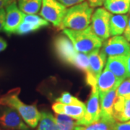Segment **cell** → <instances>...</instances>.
<instances>
[{
    "instance_id": "34",
    "label": "cell",
    "mask_w": 130,
    "mask_h": 130,
    "mask_svg": "<svg viewBox=\"0 0 130 130\" xmlns=\"http://www.w3.org/2000/svg\"><path fill=\"white\" fill-rule=\"evenodd\" d=\"M129 13H130V7H129Z\"/></svg>"
},
{
    "instance_id": "21",
    "label": "cell",
    "mask_w": 130,
    "mask_h": 130,
    "mask_svg": "<svg viewBox=\"0 0 130 130\" xmlns=\"http://www.w3.org/2000/svg\"><path fill=\"white\" fill-rule=\"evenodd\" d=\"M37 130H58L55 116L50 112H41Z\"/></svg>"
},
{
    "instance_id": "14",
    "label": "cell",
    "mask_w": 130,
    "mask_h": 130,
    "mask_svg": "<svg viewBox=\"0 0 130 130\" xmlns=\"http://www.w3.org/2000/svg\"><path fill=\"white\" fill-rule=\"evenodd\" d=\"M122 81L124 80L117 78L111 71L105 68L97 79L96 87L99 92V97L113 89L117 88Z\"/></svg>"
},
{
    "instance_id": "26",
    "label": "cell",
    "mask_w": 130,
    "mask_h": 130,
    "mask_svg": "<svg viewBox=\"0 0 130 130\" xmlns=\"http://www.w3.org/2000/svg\"><path fill=\"white\" fill-rule=\"evenodd\" d=\"M62 5H64L66 7H70L72 6L79 4L84 2L85 0H58Z\"/></svg>"
},
{
    "instance_id": "19",
    "label": "cell",
    "mask_w": 130,
    "mask_h": 130,
    "mask_svg": "<svg viewBox=\"0 0 130 130\" xmlns=\"http://www.w3.org/2000/svg\"><path fill=\"white\" fill-rule=\"evenodd\" d=\"M103 6L110 13L126 14L129 10L130 0H106Z\"/></svg>"
},
{
    "instance_id": "24",
    "label": "cell",
    "mask_w": 130,
    "mask_h": 130,
    "mask_svg": "<svg viewBox=\"0 0 130 130\" xmlns=\"http://www.w3.org/2000/svg\"><path fill=\"white\" fill-rule=\"evenodd\" d=\"M56 102L67 105H85L83 102H82L77 98L74 97L68 92H64L61 93L60 97L56 99Z\"/></svg>"
},
{
    "instance_id": "28",
    "label": "cell",
    "mask_w": 130,
    "mask_h": 130,
    "mask_svg": "<svg viewBox=\"0 0 130 130\" xmlns=\"http://www.w3.org/2000/svg\"><path fill=\"white\" fill-rule=\"evenodd\" d=\"M5 23V9H0V32L4 30Z\"/></svg>"
},
{
    "instance_id": "16",
    "label": "cell",
    "mask_w": 130,
    "mask_h": 130,
    "mask_svg": "<svg viewBox=\"0 0 130 130\" xmlns=\"http://www.w3.org/2000/svg\"><path fill=\"white\" fill-rule=\"evenodd\" d=\"M113 117L116 122L122 123L130 120V97H116Z\"/></svg>"
},
{
    "instance_id": "22",
    "label": "cell",
    "mask_w": 130,
    "mask_h": 130,
    "mask_svg": "<svg viewBox=\"0 0 130 130\" xmlns=\"http://www.w3.org/2000/svg\"><path fill=\"white\" fill-rule=\"evenodd\" d=\"M55 119L58 130H74L76 126L75 121L70 116L56 113Z\"/></svg>"
},
{
    "instance_id": "8",
    "label": "cell",
    "mask_w": 130,
    "mask_h": 130,
    "mask_svg": "<svg viewBox=\"0 0 130 130\" xmlns=\"http://www.w3.org/2000/svg\"><path fill=\"white\" fill-rule=\"evenodd\" d=\"M111 17V13L102 7L97 8L93 11L92 14L90 27L93 32L103 41H105L111 36L109 32V23Z\"/></svg>"
},
{
    "instance_id": "5",
    "label": "cell",
    "mask_w": 130,
    "mask_h": 130,
    "mask_svg": "<svg viewBox=\"0 0 130 130\" xmlns=\"http://www.w3.org/2000/svg\"><path fill=\"white\" fill-rule=\"evenodd\" d=\"M67 8L58 0H42L40 15L54 27L59 28Z\"/></svg>"
},
{
    "instance_id": "32",
    "label": "cell",
    "mask_w": 130,
    "mask_h": 130,
    "mask_svg": "<svg viewBox=\"0 0 130 130\" xmlns=\"http://www.w3.org/2000/svg\"><path fill=\"white\" fill-rule=\"evenodd\" d=\"M7 47V43L4 38L0 37V53L5 51L6 48Z\"/></svg>"
},
{
    "instance_id": "15",
    "label": "cell",
    "mask_w": 130,
    "mask_h": 130,
    "mask_svg": "<svg viewBox=\"0 0 130 130\" xmlns=\"http://www.w3.org/2000/svg\"><path fill=\"white\" fill-rule=\"evenodd\" d=\"M52 110L58 114H64L72 118L76 121H79L85 113V105H67L55 102L52 105Z\"/></svg>"
},
{
    "instance_id": "23",
    "label": "cell",
    "mask_w": 130,
    "mask_h": 130,
    "mask_svg": "<svg viewBox=\"0 0 130 130\" xmlns=\"http://www.w3.org/2000/svg\"><path fill=\"white\" fill-rule=\"evenodd\" d=\"M113 124L100 119L88 126H76L74 130H112Z\"/></svg>"
},
{
    "instance_id": "12",
    "label": "cell",
    "mask_w": 130,
    "mask_h": 130,
    "mask_svg": "<svg viewBox=\"0 0 130 130\" xmlns=\"http://www.w3.org/2000/svg\"><path fill=\"white\" fill-rule=\"evenodd\" d=\"M49 23L36 14H25L23 20L15 33L18 35H26L37 31L39 29L48 26Z\"/></svg>"
},
{
    "instance_id": "27",
    "label": "cell",
    "mask_w": 130,
    "mask_h": 130,
    "mask_svg": "<svg viewBox=\"0 0 130 130\" xmlns=\"http://www.w3.org/2000/svg\"><path fill=\"white\" fill-rule=\"evenodd\" d=\"M105 1L106 0H88L87 2L91 7L95 8V7H100L101 6L103 5Z\"/></svg>"
},
{
    "instance_id": "25",
    "label": "cell",
    "mask_w": 130,
    "mask_h": 130,
    "mask_svg": "<svg viewBox=\"0 0 130 130\" xmlns=\"http://www.w3.org/2000/svg\"><path fill=\"white\" fill-rule=\"evenodd\" d=\"M112 130H130V120L126 122H115Z\"/></svg>"
},
{
    "instance_id": "3",
    "label": "cell",
    "mask_w": 130,
    "mask_h": 130,
    "mask_svg": "<svg viewBox=\"0 0 130 130\" xmlns=\"http://www.w3.org/2000/svg\"><path fill=\"white\" fill-rule=\"evenodd\" d=\"M93 8L88 2H83L70 7L67 9L64 17L59 29H71L74 30H82L90 26Z\"/></svg>"
},
{
    "instance_id": "17",
    "label": "cell",
    "mask_w": 130,
    "mask_h": 130,
    "mask_svg": "<svg viewBox=\"0 0 130 130\" xmlns=\"http://www.w3.org/2000/svg\"><path fill=\"white\" fill-rule=\"evenodd\" d=\"M126 56H108L106 63V68L111 71L119 79L124 80L127 78Z\"/></svg>"
},
{
    "instance_id": "9",
    "label": "cell",
    "mask_w": 130,
    "mask_h": 130,
    "mask_svg": "<svg viewBox=\"0 0 130 130\" xmlns=\"http://www.w3.org/2000/svg\"><path fill=\"white\" fill-rule=\"evenodd\" d=\"M0 126L6 130H30L15 109L0 105Z\"/></svg>"
},
{
    "instance_id": "2",
    "label": "cell",
    "mask_w": 130,
    "mask_h": 130,
    "mask_svg": "<svg viewBox=\"0 0 130 130\" xmlns=\"http://www.w3.org/2000/svg\"><path fill=\"white\" fill-rule=\"evenodd\" d=\"M20 93V88H16L0 95V105L15 109L27 125L31 128H35L41 119V112L38 110L36 103L32 105L24 103L19 98Z\"/></svg>"
},
{
    "instance_id": "13",
    "label": "cell",
    "mask_w": 130,
    "mask_h": 130,
    "mask_svg": "<svg viewBox=\"0 0 130 130\" xmlns=\"http://www.w3.org/2000/svg\"><path fill=\"white\" fill-rule=\"evenodd\" d=\"M117 89V88H116ZM116 89L106 93L100 98L101 106V119L110 124H114L116 121L113 117V105L116 98Z\"/></svg>"
},
{
    "instance_id": "31",
    "label": "cell",
    "mask_w": 130,
    "mask_h": 130,
    "mask_svg": "<svg viewBox=\"0 0 130 130\" xmlns=\"http://www.w3.org/2000/svg\"><path fill=\"white\" fill-rule=\"evenodd\" d=\"M126 73H127V78H130V53L126 56Z\"/></svg>"
},
{
    "instance_id": "6",
    "label": "cell",
    "mask_w": 130,
    "mask_h": 130,
    "mask_svg": "<svg viewBox=\"0 0 130 130\" xmlns=\"http://www.w3.org/2000/svg\"><path fill=\"white\" fill-rule=\"evenodd\" d=\"M101 119V106L99 92L97 87L91 88V93L85 105V113L79 121H76V126H88L98 121Z\"/></svg>"
},
{
    "instance_id": "1",
    "label": "cell",
    "mask_w": 130,
    "mask_h": 130,
    "mask_svg": "<svg viewBox=\"0 0 130 130\" xmlns=\"http://www.w3.org/2000/svg\"><path fill=\"white\" fill-rule=\"evenodd\" d=\"M54 48L56 56L61 61L87 72L89 68L88 54L77 51L72 42L66 36H59L55 38Z\"/></svg>"
},
{
    "instance_id": "10",
    "label": "cell",
    "mask_w": 130,
    "mask_h": 130,
    "mask_svg": "<svg viewBox=\"0 0 130 130\" xmlns=\"http://www.w3.org/2000/svg\"><path fill=\"white\" fill-rule=\"evenodd\" d=\"M102 50L108 56H127L130 53V43L122 36L108 38L102 45Z\"/></svg>"
},
{
    "instance_id": "4",
    "label": "cell",
    "mask_w": 130,
    "mask_h": 130,
    "mask_svg": "<svg viewBox=\"0 0 130 130\" xmlns=\"http://www.w3.org/2000/svg\"><path fill=\"white\" fill-rule=\"evenodd\" d=\"M63 33L71 41L77 51L85 54L100 48L103 43L93 32L90 25L82 30L64 29Z\"/></svg>"
},
{
    "instance_id": "29",
    "label": "cell",
    "mask_w": 130,
    "mask_h": 130,
    "mask_svg": "<svg viewBox=\"0 0 130 130\" xmlns=\"http://www.w3.org/2000/svg\"><path fill=\"white\" fill-rule=\"evenodd\" d=\"M124 36L128 41L130 42V17L128 18L127 25L124 32Z\"/></svg>"
},
{
    "instance_id": "20",
    "label": "cell",
    "mask_w": 130,
    "mask_h": 130,
    "mask_svg": "<svg viewBox=\"0 0 130 130\" xmlns=\"http://www.w3.org/2000/svg\"><path fill=\"white\" fill-rule=\"evenodd\" d=\"M42 0H18V6L23 13L36 14L40 11Z\"/></svg>"
},
{
    "instance_id": "33",
    "label": "cell",
    "mask_w": 130,
    "mask_h": 130,
    "mask_svg": "<svg viewBox=\"0 0 130 130\" xmlns=\"http://www.w3.org/2000/svg\"><path fill=\"white\" fill-rule=\"evenodd\" d=\"M129 93H130V78H129Z\"/></svg>"
},
{
    "instance_id": "30",
    "label": "cell",
    "mask_w": 130,
    "mask_h": 130,
    "mask_svg": "<svg viewBox=\"0 0 130 130\" xmlns=\"http://www.w3.org/2000/svg\"><path fill=\"white\" fill-rule=\"evenodd\" d=\"M16 0H0V9L6 8L7 6L14 3Z\"/></svg>"
},
{
    "instance_id": "11",
    "label": "cell",
    "mask_w": 130,
    "mask_h": 130,
    "mask_svg": "<svg viewBox=\"0 0 130 130\" xmlns=\"http://www.w3.org/2000/svg\"><path fill=\"white\" fill-rule=\"evenodd\" d=\"M23 13L19 9L17 2L11 4L5 8V23L4 32L7 35L15 33L18 27L22 23L25 17Z\"/></svg>"
},
{
    "instance_id": "18",
    "label": "cell",
    "mask_w": 130,
    "mask_h": 130,
    "mask_svg": "<svg viewBox=\"0 0 130 130\" xmlns=\"http://www.w3.org/2000/svg\"><path fill=\"white\" fill-rule=\"evenodd\" d=\"M129 16L127 14H111L109 23L110 36H121L124 32Z\"/></svg>"
},
{
    "instance_id": "7",
    "label": "cell",
    "mask_w": 130,
    "mask_h": 130,
    "mask_svg": "<svg viewBox=\"0 0 130 130\" xmlns=\"http://www.w3.org/2000/svg\"><path fill=\"white\" fill-rule=\"evenodd\" d=\"M89 61V68L86 74V83L91 88L96 86L97 79L107 61L106 55L104 52L98 48L88 54Z\"/></svg>"
}]
</instances>
